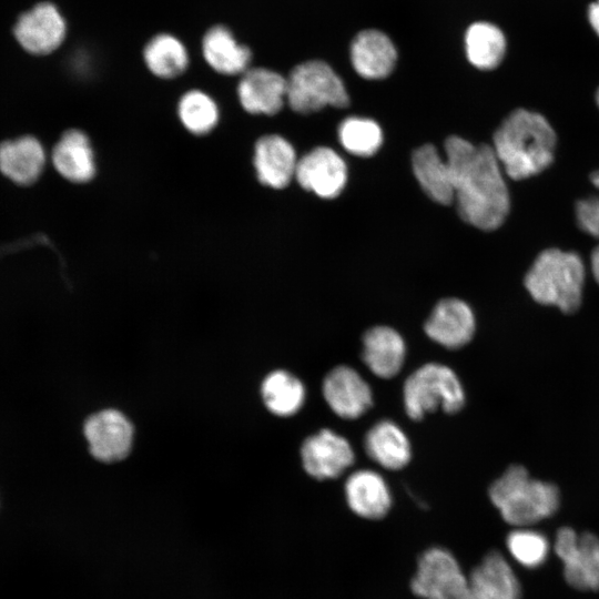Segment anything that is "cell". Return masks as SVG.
I'll use <instances>...</instances> for the list:
<instances>
[{"label":"cell","instance_id":"obj_1","mask_svg":"<svg viewBox=\"0 0 599 599\" xmlns=\"http://www.w3.org/2000/svg\"><path fill=\"white\" fill-rule=\"evenodd\" d=\"M445 155L460 217L484 231L499 227L510 199L493 148L454 135L445 142Z\"/></svg>","mask_w":599,"mask_h":599},{"label":"cell","instance_id":"obj_2","mask_svg":"<svg viewBox=\"0 0 599 599\" xmlns=\"http://www.w3.org/2000/svg\"><path fill=\"white\" fill-rule=\"evenodd\" d=\"M556 134L545 116L517 109L494 134L495 155L505 173L514 180L536 175L554 160Z\"/></svg>","mask_w":599,"mask_h":599},{"label":"cell","instance_id":"obj_3","mask_svg":"<svg viewBox=\"0 0 599 599\" xmlns=\"http://www.w3.org/2000/svg\"><path fill=\"white\" fill-rule=\"evenodd\" d=\"M488 494L502 519L517 528L550 517L560 502L559 490L554 484L532 479L521 465L509 466L491 484Z\"/></svg>","mask_w":599,"mask_h":599},{"label":"cell","instance_id":"obj_4","mask_svg":"<svg viewBox=\"0 0 599 599\" xmlns=\"http://www.w3.org/2000/svg\"><path fill=\"white\" fill-rule=\"evenodd\" d=\"M583 282L585 266L579 255L558 248L542 251L525 277V286L536 302L566 313L579 307Z\"/></svg>","mask_w":599,"mask_h":599},{"label":"cell","instance_id":"obj_5","mask_svg":"<svg viewBox=\"0 0 599 599\" xmlns=\"http://www.w3.org/2000/svg\"><path fill=\"white\" fill-rule=\"evenodd\" d=\"M404 404L409 418L422 419L441 408L458 413L465 405V392L455 372L439 363H427L410 374L404 383Z\"/></svg>","mask_w":599,"mask_h":599},{"label":"cell","instance_id":"obj_6","mask_svg":"<svg viewBox=\"0 0 599 599\" xmlns=\"http://www.w3.org/2000/svg\"><path fill=\"white\" fill-rule=\"evenodd\" d=\"M286 102L297 113L308 114L325 106L349 104L347 90L338 74L324 61L297 64L286 79Z\"/></svg>","mask_w":599,"mask_h":599},{"label":"cell","instance_id":"obj_7","mask_svg":"<svg viewBox=\"0 0 599 599\" xmlns=\"http://www.w3.org/2000/svg\"><path fill=\"white\" fill-rule=\"evenodd\" d=\"M412 592L422 599H467L468 576L444 547H430L417 560Z\"/></svg>","mask_w":599,"mask_h":599},{"label":"cell","instance_id":"obj_8","mask_svg":"<svg viewBox=\"0 0 599 599\" xmlns=\"http://www.w3.org/2000/svg\"><path fill=\"white\" fill-rule=\"evenodd\" d=\"M555 551L564 565V577L575 589L599 590V538L591 532L578 535L572 528L557 531Z\"/></svg>","mask_w":599,"mask_h":599},{"label":"cell","instance_id":"obj_9","mask_svg":"<svg viewBox=\"0 0 599 599\" xmlns=\"http://www.w3.org/2000/svg\"><path fill=\"white\" fill-rule=\"evenodd\" d=\"M13 34L26 51L44 55L57 50L64 41L67 23L53 3L40 2L19 16Z\"/></svg>","mask_w":599,"mask_h":599},{"label":"cell","instance_id":"obj_10","mask_svg":"<svg viewBox=\"0 0 599 599\" xmlns=\"http://www.w3.org/2000/svg\"><path fill=\"white\" fill-rule=\"evenodd\" d=\"M84 436L95 459L116 463L124 459L132 448L133 426L120 410L103 409L87 419Z\"/></svg>","mask_w":599,"mask_h":599},{"label":"cell","instance_id":"obj_11","mask_svg":"<svg viewBox=\"0 0 599 599\" xmlns=\"http://www.w3.org/2000/svg\"><path fill=\"white\" fill-rule=\"evenodd\" d=\"M301 458L305 471L315 479L339 477L355 460L351 444L331 429H321L302 444Z\"/></svg>","mask_w":599,"mask_h":599},{"label":"cell","instance_id":"obj_12","mask_svg":"<svg viewBox=\"0 0 599 599\" xmlns=\"http://www.w3.org/2000/svg\"><path fill=\"white\" fill-rule=\"evenodd\" d=\"M295 179L304 190L322 199H334L346 184L347 167L334 150L318 146L298 159Z\"/></svg>","mask_w":599,"mask_h":599},{"label":"cell","instance_id":"obj_13","mask_svg":"<svg viewBox=\"0 0 599 599\" xmlns=\"http://www.w3.org/2000/svg\"><path fill=\"white\" fill-rule=\"evenodd\" d=\"M475 329L473 309L456 297L440 300L424 324L426 335L448 349H457L468 344Z\"/></svg>","mask_w":599,"mask_h":599},{"label":"cell","instance_id":"obj_14","mask_svg":"<svg viewBox=\"0 0 599 599\" xmlns=\"http://www.w3.org/2000/svg\"><path fill=\"white\" fill-rule=\"evenodd\" d=\"M323 395L331 409L345 419L358 418L373 405L369 385L346 365L336 366L326 374Z\"/></svg>","mask_w":599,"mask_h":599},{"label":"cell","instance_id":"obj_15","mask_svg":"<svg viewBox=\"0 0 599 599\" xmlns=\"http://www.w3.org/2000/svg\"><path fill=\"white\" fill-rule=\"evenodd\" d=\"M467 599H521L519 579L499 551H489L470 571Z\"/></svg>","mask_w":599,"mask_h":599},{"label":"cell","instance_id":"obj_16","mask_svg":"<svg viewBox=\"0 0 599 599\" xmlns=\"http://www.w3.org/2000/svg\"><path fill=\"white\" fill-rule=\"evenodd\" d=\"M286 79L270 69H248L237 85V97L245 111L252 114L273 115L286 102Z\"/></svg>","mask_w":599,"mask_h":599},{"label":"cell","instance_id":"obj_17","mask_svg":"<svg viewBox=\"0 0 599 599\" xmlns=\"http://www.w3.org/2000/svg\"><path fill=\"white\" fill-rule=\"evenodd\" d=\"M298 159L292 144L281 135L258 139L254 148V167L258 181L273 189H283L295 176Z\"/></svg>","mask_w":599,"mask_h":599},{"label":"cell","instance_id":"obj_18","mask_svg":"<svg viewBox=\"0 0 599 599\" xmlns=\"http://www.w3.org/2000/svg\"><path fill=\"white\" fill-rule=\"evenodd\" d=\"M349 509L361 518L378 520L392 507V495L385 479L376 471L362 469L348 476L344 486Z\"/></svg>","mask_w":599,"mask_h":599},{"label":"cell","instance_id":"obj_19","mask_svg":"<svg viewBox=\"0 0 599 599\" xmlns=\"http://www.w3.org/2000/svg\"><path fill=\"white\" fill-rule=\"evenodd\" d=\"M396 60L397 51L393 41L379 30H363L352 41L353 68L365 79L379 80L388 77Z\"/></svg>","mask_w":599,"mask_h":599},{"label":"cell","instance_id":"obj_20","mask_svg":"<svg viewBox=\"0 0 599 599\" xmlns=\"http://www.w3.org/2000/svg\"><path fill=\"white\" fill-rule=\"evenodd\" d=\"M362 342L363 362L374 375L392 378L399 373L406 346L397 331L385 325L373 326L364 333Z\"/></svg>","mask_w":599,"mask_h":599},{"label":"cell","instance_id":"obj_21","mask_svg":"<svg viewBox=\"0 0 599 599\" xmlns=\"http://www.w3.org/2000/svg\"><path fill=\"white\" fill-rule=\"evenodd\" d=\"M51 159L57 172L70 182L87 183L95 174L93 149L81 130L65 131L55 143Z\"/></svg>","mask_w":599,"mask_h":599},{"label":"cell","instance_id":"obj_22","mask_svg":"<svg viewBox=\"0 0 599 599\" xmlns=\"http://www.w3.org/2000/svg\"><path fill=\"white\" fill-rule=\"evenodd\" d=\"M44 165V149L34 136L24 135L0 144V171L17 184L34 183Z\"/></svg>","mask_w":599,"mask_h":599},{"label":"cell","instance_id":"obj_23","mask_svg":"<svg viewBox=\"0 0 599 599\" xmlns=\"http://www.w3.org/2000/svg\"><path fill=\"white\" fill-rule=\"evenodd\" d=\"M202 53L206 63L224 75L243 74L250 69V48L238 43L224 26H214L206 31L202 39Z\"/></svg>","mask_w":599,"mask_h":599},{"label":"cell","instance_id":"obj_24","mask_svg":"<svg viewBox=\"0 0 599 599\" xmlns=\"http://www.w3.org/2000/svg\"><path fill=\"white\" fill-rule=\"evenodd\" d=\"M364 447L374 461L390 470L404 468L412 458L407 436L390 420H380L369 428Z\"/></svg>","mask_w":599,"mask_h":599},{"label":"cell","instance_id":"obj_25","mask_svg":"<svg viewBox=\"0 0 599 599\" xmlns=\"http://www.w3.org/2000/svg\"><path fill=\"white\" fill-rule=\"evenodd\" d=\"M412 161L415 177L424 192L439 204H450L455 200L450 171L436 148L422 145L414 152Z\"/></svg>","mask_w":599,"mask_h":599},{"label":"cell","instance_id":"obj_26","mask_svg":"<svg viewBox=\"0 0 599 599\" xmlns=\"http://www.w3.org/2000/svg\"><path fill=\"white\" fill-rule=\"evenodd\" d=\"M465 51L468 61L475 68L495 69L505 55V35L497 26L490 22H475L466 30Z\"/></svg>","mask_w":599,"mask_h":599},{"label":"cell","instance_id":"obj_27","mask_svg":"<svg viewBox=\"0 0 599 599\" xmlns=\"http://www.w3.org/2000/svg\"><path fill=\"white\" fill-rule=\"evenodd\" d=\"M266 408L281 417L294 415L305 402V387L292 373L276 369L270 373L261 387Z\"/></svg>","mask_w":599,"mask_h":599},{"label":"cell","instance_id":"obj_28","mask_svg":"<svg viewBox=\"0 0 599 599\" xmlns=\"http://www.w3.org/2000/svg\"><path fill=\"white\" fill-rule=\"evenodd\" d=\"M143 59L148 69L162 79L176 78L189 67L186 48L170 33L151 38L143 49Z\"/></svg>","mask_w":599,"mask_h":599},{"label":"cell","instance_id":"obj_29","mask_svg":"<svg viewBox=\"0 0 599 599\" xmlns=\"http://www.w3.org/2000/svg\"><path fill=\"white\" fill-rule=\"evenodd\" d=\"M177 114L183 126L195 135L207 134L219 122L215 101L200 90L187 91L181 97Z\"/></svg>","mask_w":599,"mask_h":599},{"label":"cell","instance_id":"obj_30","mask_svg":"<svg viewBox=\"0 0 599 599\" xmlns=\"http://www.w3.org/2000/svg\"><path fill=\"white\" fill-rule=\"evenodd\" d=\"M343 148L356 156H372L383 143L380 126L372 119L349 116L338 128Z\"/></svg>","mask_w":599,"mask_h":599},{"label":"cell","instance_id":"obj_31","mask_svg":"<svg viewBox=\"0 0 599 599\" xmlns=\"http://www.w3.org/2000/svg\"><path fill=\"white\" fill-rule=\"evenodd\" d=\"M506 546L510 556L528 569L544 565L549 555V542L546 536L527 527L509 532Z\"/></svg>","mask_w":599,"mask_h":599},{"label":"cell","instance_id":"obj_32","mask_svg":"<svg viewBox=\"0 0 599 599\" xmlns=\"http://www.w3.org/2000/svg\"><path fill=\"white\" fill-rule=\"evenodd\" d=\"M576 215L585 232L599 237V196L580 200L576 205Z\"/></svg>","mask_w":599,"mask_h":599},{"label":"cell","instance_id":"obj_33","mask_svg":"<svg viewBox=\"0 0 599 599\" xmlns=\"http://www.w3.org/2000/svg\"><path fill=\"white\" fill-rule=\"evenodd\" d=\"M588 19L590 26L599 37V0H596L589 6Z\"/></svg>","mask_w":599,"mask_h":599},{"label":"cell","instance_id":"obj_34","mask_svg":"<svg viewBox=\"0 0 599 599\" xmlns=\"http://www.w3.org/2000/svg\"><path fill=\"white\" fill-rule=\"evenodd\" d=\"M591 268L592 274L597 283L599 284V246L596 247L591 255Z\"/></svg>","mask_w":599,"mask_h":599},{"label":"cell","instance_id":"obj_35","mask_svg":"<svg viewBox=\"0 0 599 599\" xmlns=\"http://www.w3.org/2000/svg\"><path fill=\"white\" fill-rule=\"evenodd\" d=\"M590 181L597 189H599V170L591 173Z\"/></svg>","mask_w":599,"mask_h":599},{"label":"cell","instance_id":"obj_36","mask_svg":"<svg viewBox=\"0 0 599 599\" xmlns=\"http://www.w3.org/2000/svg\"><path fill=\"white\" fill-rule=\"evenodd\" d=\"M596 101H597V104L599 106V89H598L597 94H596Z\"/></svg>","mask_w":599,"mask_h":599}]
</instances>
